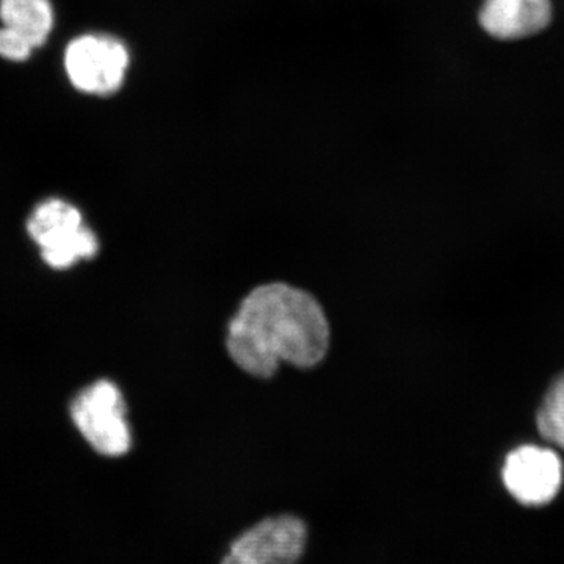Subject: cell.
I'll list each match as a JSON object with an SVG mask.
<instances>
[{"mask_svg":"<svg viewBox=\"0 0 564 564\" xmlns=\"http://www.w3.org/2000/svg\"><path fill=\"white\" fill-rule=\"evenodd\" d=\"M232 361L252 377L270 378L282 362L310 369L329 347V325L310 293L282 282L248 293L228 328Z\"/></svg>","mask_w":564,"mask_h":564,"instance_id":"6da1fadb","label":"cell"},{"mask_svg":"<svg viewBox=\"0 0 564 564\" xmlns=\"http://www.w3.org/2000/svg\"><path fill=\"white\" fill-rule=\"evenodd\" d=\"M28 232L52 269H68L80 259L95 258L99 251L98 239L85 228L79 209L63 199L39 204L29 218Z\"/></svg>","mask_w":564,"mask_h":564,"instance_id":"7a4b0ae2","label":"cell"},{"mask_svg":"<svg viewBox=\"0 0 564 564\" xmlns=\"http://www.w3.org/2000/svg\"><path fill=\"white\" fill-rule=\"evenodd\" d=\"M70 415L82 436L98 454L118 458L131 451L126 402L111 381L99 380L85 388L70 404Z\"/></svg>","mask_w":564,"mask_h":564,"instance_id":"3957f363","label":"cell"},{"mask_svg":"<svg viewBox=\"0 0 564 564\" xmlns=\"http://www.w3.org/2000/svg\"><path fill=\"white\" fill-rule=\"evenodd\" d=\"M128 68V50L111 36L84 35L66 46V76L70 85L85 95H113L124 84Z\"/></svg>","mask_w":564,"mask_h":564,"instance_id":"277c9868","label":"cell"},{"mask_svg":"<svg viewBox=\"0 0 564 564\" xmlns=\"http://www.w3.org/2000/svg\"><path fill=\"white\" fill-rule=\"evenodd\" d=\"M307 525L292 514L273 516L245 530L229 554L247 564H299L306 551Z\"/></svg>","mask_w":564,"mask_h":564,"instance_id":"5b68a950","label":"cell"},{"mask_svg":"<svg viewBox=\"0 0 564 564\" xmlns=\"http://www.w3.org/2000/svg\"><path fill=\"white\" fill-rule=\"evenodd\" d=\"M502 478L505 488L527 507L552 502L563 484L560 456L538 445H522L507 456Z\"/></svg>","mask_w":564,"mask_h":564,"instance_id":"8992f818","label":"cell"},{"mask_svg":"<svg viewBox=\"0 0 564 564\" xmlns=\"http://www.w3.org/2000/svg\"><path fill=\"white\" fill-rule=\"evenodd\" d=\"M0 58L22 63L44 46L54 28L51 0H0Z\"/></svg>","mask_w":564,"mask_h":564,"instance_id":"52a82bcc","label":"cell"},{"mask_svg":"<svg viewBox=\"0 0 564 564\" xmlns=\"http://www.w3.org/2000/svg\"><path fill=\"white\" fill-rule=\"evenodd\" d=\"M480 24L494 39H530L549 28L554 18L551 0H485Z\"/></svg>","mask_w":564,"mask_h":564,"instance_id":"ba28073f","label":"cell"},{"mask_svg":"<svg viewBox=\"0 0 564 564\" xmlns=\"http://www.w3.org/2000/svg\"><path fill=\"white\" fill-rule=\"evenodd\" d=\"M538 432L549 443L564 448V373L549 388L536 414Z\"/></svg>","mask_w":564,"mask_h":564,"instance_id":"9c48e42d","label":"cell"},{"mask_svg":"<svg viewBox=\"0 0 564 564\" xmlns=\"http://www.w3.org/2000/svg\"><path fill=\"white\" fill-rule=\"evenodd\" d=\"M221 564H245L243 562H240L239 558H237L236 555L228 554L223 558Z\"/></svg>","mask_w":564,"mask_h":564,"instance_id":"30bf717a","label":"cell"}]
</instances>
